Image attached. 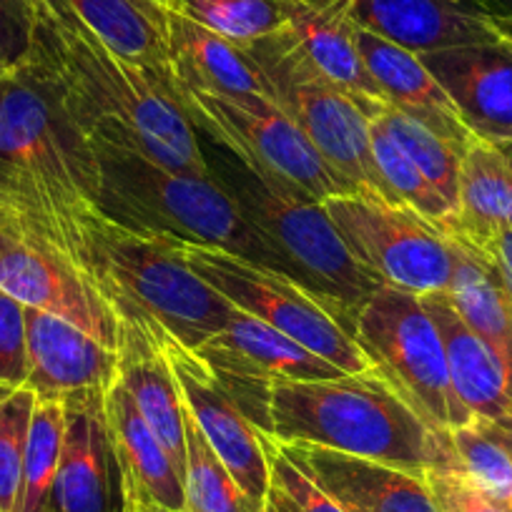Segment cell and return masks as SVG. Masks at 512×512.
<instances>
[{"label":"cell","instance_id":"22","mask_svg":"<svg viewBox=\"0 0 512 512\" xmlns=\"http://www.w3.org/2000/svg\"><path fill=\"white\" fill-rule=\"evenodd\" d=\"M159 18L169 51L171 91L174 86H181L219 93V96H239V93L269 96L267 81L244 46L216 36L164 8H159Z\"/></svg>","mask_w":512,"mask_h":512},{"label":"cell","instance_id":"33","mask_svg":"<svg viewBox=\"0 0 512 512\" xmlns=\"http://www.w3.org/2000/svg\"><path fill=\"white\" fill-rule=\"evenodd\" d=\"M460 470L495 502L512 510V455L490 422L472 420L450 432Z\"/></svg>","mask_w":512,"mask_h":512},{"label":"cell","instance_id":"30","mask_svg":"<svg viewBox=\"0 0 512 512\" xmlns=\"http://www.w3.org/2000/svg\"><path fill=\"white\" fill-rule=\"evenodd\" d=\"M369 146H372L374 166H377L379 179H382L390 201L410 206L445 231L450 229L452 219H455L452 206L432 189V184L417 169L415 161L402 151V146L387 134V128L374 118L369 121Z\"/></svg>","mask_w":512,"mask_h":512},{"label":"cell","instance_id":"42","mask_svg":"<svg viewBox=\"0 0 512 512\" xmlns=\"http://www.w3.org/2000/svg\"><path fill=\"white\" fill-rule=\"evenodd\" d=\"M264 512H289L287 502L282 500V495H279L274 487H269V495H267V505H264Z\"/></svg>","mask_w":512,"mask_h":512},{"label":"cell","instance_id":"37","mask_svg":"<svg viewBox=\"0 0 512 512\" xmlns=\"http://www.w3.org/2000/svg\"><path fill=\"white\" fill-rule=\"evenodd\" d=\"M38 0H0V73L16 71L31 56Z\"/></svg>","mask_w":512,"mask_h":512},{"label":"cell","instance_id":"36","mask_svg":"<svg viewBox=\"0 0 512 512\" xmlns=\"http://www.w3.org/2000/svg\"><path fill=\"white\" fill-rule=\"evenodd\" d=\"M269 465H272V487L287 502L289 512H344L272 440H269Z\"/></svg>","mask_w":512,"mask_h":512},{"label":"cell","instance_id":"40","mask_svg":"<svg viewBox=\"0 0 512 512\" xmlns=\"http://www.w3.org/2000/svg\"><path fill=\"white\" fill-rule=\"evenodd\" d=\"M121 512H174L169 507L159 505V502L149 500V497L139 495V492L123 487V510Z\"/></svg>","mask_w":512,"mask_h":512},{"label":"cell","instance_id":"45","mask_svg":"<svg viewBox=\"0 0 512 512\" xmlns=\"http://www.w3.org/2000/svg\"><path fill=\"white\" fill-rule=\"evenodd\" d=\"M497 149H500L502 154L507 156V161H510V164H512V144H502V146H497Z\"/></svg>","mask_w":512,"mask_h":512},{"label":"cell","instance_id":"8","mask_svg":"<svg viewBox=\"0 0 512 512\" xmlns=\"http://www.w3.org/2000/svg\"><path fill=\"white\" fill-rule=\"evenodd\" d=\"M352 337L427 425L452 432L475 420L452 390L445 342L417 294L379 287L354 314Z\"/></svg>","mask_w":512,"mask_h":512},{"label":"cell","instance_id":"3","mask_svg":"<svg viewBox=\"0 0 512 512\" xmlns=\"http://www.w3.org/2000/svg\"><path fill=\"white\" fill-rule=\"evenodd\" d=\"M269 440L324 447L425 477L457 462L450 432L427 425L379 374L274 384Z\"/></svg>","mask_w":512,"mask_h":512},{"label":"cell","instance_id":"28","mask_svg":"<svg viewBox=\"0 0 512 512\" xmlns=\"http://www.w3.org/2000/svg\"><path fill=\"white\" fill-rule=\"evenodd\" d=\"M206 31L246 46L287 28L282 0H149Z\"/></svg>","mask_w":512,"mask_h":512},{"label":"cell","instance_id":"44","mask_svg":"<svg viewBox=\"0 0 512 512\" xmlns=\"http://www.w3.org/2000/svg\"><path fill=\"white\" fill-rule=\"evenodd\" d=\"M492 425V422H490ZM492 430H495V435H497V440L502 442V445L507 447V452H510L512 455V432H507V430H502V427H497V425H492Z\"/></svg>","mask_w":512,"mask_h":512},{"label":"cell","instance_id":"27","mask_svg":"<svg viewBox=\"0 0 512 512\" xmlns=\"http://www.w3.org/2000/svg\"><path fill=\"white\" fill-rule=\"evenodd\" d=\"M455 241V239H452ZM455 274L447 297L467 327L490 347L512 390V299L495 269L470 246L455 241Z\"/></svg>","mask_w":512,"mask_h":512},{"label":"cell","instance_id":"11","mask_svg":"<svg viewBox=\"0 0 512 512\" xmlns=\"http://www.w3.org/2000/svg\"><path fill=\"white\" fill-rule=\"evenodd\" d=\"M349 254L382 287L430 297L450 289L455 241L442 226L369 191L322 201Z\"/></svg>","mask_w":512,"mask_h":512},{"label":"cell","instance_id":"7","mask_svg":"<svg viewBox=\"0 0 512 512\" xmlns=\"http://www.w3.org/2000/svg\"><path fill=\"white\" fill-rule=\"evenodd\" d=\"M244 48L262 71L269 98L302 128L322 159L357 191L390 201L374 166L362 103L309 63L289 28Z\"/></svg>","mask_w":512,"mask_h":512},{"label":"cell","instance_id":"9","mask_svg":"<svg viewBox=\"0 0 512 512\" xmlns=\"http://www.w3.org/2000/svg\"><path fill=\"white\" fill-rule=\"evenodd\" d=\"M174 98L196 131L256 174L269 176L314 201L354 194V186L322 159L302 128L262 93H219L174 86Z\"/></svg>","mask_w":512,"mask_h":512},{"label":"cell","instance_id":"2","mask_svg":"<svg viewBox=\"0 0 512 512\" xmlns=\"http://www.w3.org/2000/svg\"><path fill=\"white\" fill-rule=\"evenodd\" d=\"M98 159L28 63L0 78V221L53 246L88 272L101 219Z\"/></svg>","mask_w":512,"mask_h":512},{"label":"cell","instance_id":"34","mask_svg":"<svg viewBox=\"0 0 512 512\" xmlns=\"http://www.w3.org/2000/svg\"><path fill=\"white\" fill-rule=\"evenodd\" d=\"M36 402L28 387H0V512H18L21 505L23 460Z\"/></svg>","mask_w":512,"mask_h":512},{"label":"cell","instance_id":"17","mask_svg":"<svg viewBox=\"0 0 512 512\" xmlns=\"http://www.w3.org/2000/svg\"><path fill=\"white\" fill-rule=\"evenodd\" d=\"M118 317V379L136 410L174 460L181 480L186 472V407L164 349V332L139 312Z\"/></svg>","mask_w":512,"mask_h":512},{"label":"cell","instance_id":"29","mask_svg":"<svg viewBox=\"0 0 512 512\" xmlns=\"http://www.w3.org/2000/svg\"><path fill=\"white\" fill-rule=\"evenodd\" d=\"M184 512H264L231 477L206 437L186 412Z\"/></svg>","mask_w":512,"mask_h":512},{"label":"cell","instance_id":"39","mask_svg":"<svg viewBox=\"0 0 512 512\" xmlns=\"http://www.w3.org/2000/svg\"><path fill=\"white\" fill-rule=\"evenodd\" d=\"M470 249L477 251V254H480L482 259L495 269L502 287H505V292L510 294L512 299V229L500 231V234L490 236L487 241H482V244L477 246H470Z\"/></svg>","mask_w":512,"mask_h":512},{"label":"cell","instance_id":"19","mask_svg":"<svg viewBox=\"0 0 512 512\" xmlns=\"http://www.w3.org/2000/svg\"><path fill=\"white\" fill-rule=\"evenodd\" d=\"M28 382L36 400L63 402L81 390L108 392L118 379V352L68 319L26 307Z\"/></svg>","mask_w":512,"mask_h":512},{"label":"cell","instance_id":"1","mask_svg":"<svg viewBox=\"0 0 512 512\" xmlns=\"http://www.w3.org/2000/svg\"><path fill=\"white\" fill-rule=\"evenodd\" d=\"M28 66L91 141L209 179L199 131L166 81L108 51L66 0H38Z\"/></svg>","mask_w":512,"mask_h":512},{"label":"cell","instance_id":"31","mask_svg":"<svg viewBox=\"0 0 512 512\" xmlns=\"http://www.w3.org/2000/svg\"><path fill=\"white\" fill-rule=\"evenodd\" d=\"M372 118L387 128V134L402 146V151L415 161L417 169H420L422 174H425V179L430 181L432 189H435L457 214L462 151L455 149L450 141L432 134L430 128L417 123L415 118L405 116V113L397 111V108L387 106V103H384ZM372 118H369V121H372Z\"/></svg>","mask_w":512,"mask_h":512},{"label":"cell","instance_id":"16","mask_svg":"<svg viewBox=\"0 0 512 512\" xmlns=\"http://www.w3.org/2000/svg\"><path fill=\"white\" fill-rule=\"evenodd\" d=\"M420 58L475 139L492 146L512 144V43L507 38Z\"/></svg>","mask_w":512,"mask_h":512},{"label":"cell","instance_id":"14","mask_svg":"<svg viewBox=\"0 0 512 512\" xmlns=\"http://www.w3.org/2000/svg\"><path fill=\"white\" fill-rule=\"evenodd\" d=\"M164 349L191 420L196 422L231 477L239 482L241 490L256 505L264 507L272 487L269 437L249 420L244 407L199 354L186 349L169 334H164Z\"/></svg>","mask_w":512,"mask_h":512},{"label":"cell","instance_id":"43","mask_svg":"<svg viewBox=\"0 0 512 512\" xmlns=\"http://www.w3.org/2000/svg\"><path fill=\"white\" fill-rule=\"evenodd\" d=\"M492 21H495L500 36L507 38V41L512 43V18H492Z\"/></svg>","mask_w":512,"mask_h":512},{"label":"cell","instance_id":"32","mask_svg":"<svg viewBox=\"0 0 512 512\" xmlns=\"http://www.w3.org/2000/svg\"><path fill=\"white\" fill-rule=\"evenodd\" d=\"M63 445V402L38 400L23 460L18 512H48Z\"/></svg>","mask_w":512,"mask_h":512},{"label":"cell","instance_id":"25","mask_svg":"<svg viewBox=\"0 0 512 512\" xmlns=\"http://www.w3.org/2000/svg\"><path fill=\"white\" fill-rule=\"evenodd\" d=\"M512 229V164L497 146L472 139L462 154L457 214L447 234L477 246Z\"/></svg>","mask_w":512,"mask_h":512},{"label":"cell","instance_id":"10","mask_svg":"<svg viewBox=\"0 0 512 512\" xmlns=\"http://www.w3.org/2000/svg\"><path fill=\"white\" fill-rule=\"evenodd\" d=\"M239 312L269 324L347 374H377L349 329L297 279L224 249L161 241Z\"/></svg>","mask_w":512,"mask_h":512},{"label":"cell","instance_id":"20","mask_svg":"<svg viewBox=\"0 0 512 512\" xmlns=\"http://www.w3.org/2000/svg\"><path fill=\"white\" fill-rule=\"evenodd\" d=\"M357 26L417 53L500 38L480 0H349Z\"/></svg>","mask_w":512,"mask_h":512},{"label":"cell","instance_id":"23","mask_svg":"<svg viewBox=\"0 0 512 512\" xmlns=\"http://www.w3.org/2000/svg\"><path fill=\"white\" fill-rule=\"evenodd\" d=\"M420 299L445 342L447 369L457 400L475 420L512 432V390L495 354L467 327L445 292Z\"/></svg>","mask_w":512,"mask_h":512},{"label":"cell","instance_id":"24","mask_svg":"<svg viewBox=\"0 0 512 512\" xmlns=\"http://www.w3.org/2000/svg\"><path fill=\"white\" fill-rule=\"evenodd\" d=\"M106 422L123 487L169 510L184 512V480L174 460L118 382L106 392Z\"/></svg>","mask_w":512,"mask_h":512},{"label":"cell","instance_id":"6","mask_svg":"<svg viewBox=\"0 0 512 512\" xmlns=\"http://www.w3.org/2000/svg\"><path fill=\"white\" fill-rule=\"evenodd\" d=\"M88 272L113 312H139L191 352L221 332L236 312L169 246L106 216L88 236Z\"/></svg>","mask_w":512,"mask_h":512},{"label":"cell","instance_id":"26","mask_svg":"<svg viewBox=\"0 0 512 512\" xmlns=\"http://www.w3.org/2000/svg\"><path fill=\"white\" fill-rule=\"evenodd\" d=\"M83 26L123 61L141 66L171 86L169 51L159 8L149 0H66Z\"/></svg>","mask_w":512,"mask_h":512},{"label":"cell","instance_id":"5","mask_svg":"<svg viewBox=\"0 0 512 512\" xmlns=\"http://www.w3.org/2000/svg\"><path fill=\"white\" fill-rule=\"evenodd\" d=\"M209 169L249 224L279 251L289 277L307 287L352 334L354 314L382 284L349 254L324 204L256 174L236 156Z\"/></svg>","mask_w":512,"mask_h":512},{"label":"cell","instance_id":"38","mask_svg":"<svg viewBox=\"0 0 512 512\" xmlns=\"http://www.w3.org/2000/svg\"><path fill=\"white\" fill-rule=\"evenodd\" d=\"M432 492L440 512H512L505 505L487 497L465 472L460 465L442 467V470H432L427 475Z\"/></svg>","mask_w":512,"mask_h":512},{"label":"cell","instance_id":"13","mask_svg":"<svg viewBox=\"0 0 512 512\" xmlns=\"http://www.w3.org/2000/svg\"><path fill=\"white\" fill-rule=\"evenodd\" d=\"M0 292L68 319L106 347H118V317L93 279L53 246L0 221Z\"/></svg>","mask_w":512,"mask_h":512},{"label":"cell","instance_id":"21","mask_svg":"<svg viewBox=\"0 0 512 512\" xmlns=\"http://www.w3.org/2000/svg\"><path fill=\"white\" fill-rule=\"evenodd\" d=\"M357 46L364 66L382 91L384 103L415 118L465 154L475 136L467 131L455 103L440 81L427 71L422 58L362 26H357Z\"/></svg>","mask_w":512,"mask_h":512},{"label":"cell","instance_id":"4","mask_svg":"<svg viewBox=\"0 0 512 512\" xmlns=\"http://www.w3.org/2000/svg\"><path fill=\"white\" fill-rule=\"evenodd\" d=\"M98 159V206L113 224L154 241L224 249L289 277L279 251L241 214L214 179L176 174L139 151L91 141Z\"/></svg>","mask_w":512,"mask_h":512},{"label":"cell","instance_id":"18","mask_svg":"<svg viewBox=\"0 0 512 512\" xmlns=\"http://www.w3.org/2000/svg\"><path fill=\"white\" fill-rule=\"evenodd\" d=\"M277 447L344 512H440L425 475L324 447Z\"/></svg>","mask_w":512,"mask_h":512},{"label":"cell","instance_id":"12","mask_svg":"<svg viewBox=\"0 0 512 512\" xmlns=\"http://www.w3.org/2000/svg\"><path fill=\"white\" fill-rule=\"evenodd\" d=\"M236 397L249 420L269 437V392L279 382L332 379L342 372L287 334L236 309L221 332L196 349Z\"/></svg>","mask_w":512,"mask_h":512},{"label":"cell","instance_id":"15","mask_svg":"<svg viewBox=\"0 0 512 512\" xmlns=\"http://www.w3.org/2000/svg\"><path fill=\"white\" fill-rule=\"evenodd\" d=\"M123 477L106 422V392L63 400V445L48 512H121Z\"/></svg>","mask_w":512,"mask_h":512},{"label":"cell","instance_id":"46","mask_svg":"<svg viewBox=\"0 0 512 512\" xmlns=\"http://www.w3.org/2000/svg\"><path fill=\"white\" fill-rule=\"evenodd\" d=\"M3 76H6V73H0V78H3Z\"/></svg>","mask_w":512,"mask_h":512},{"label":"cell","instance_id":"41","mask_svg":"<svg viewBox=\"0 0 512 512\" xmlns=\"http://www.w3.org/2000/svg\"><path fill=\"white\" fill-rule=\"evenodd\" d=\"M492 18H512V0H480Z\"/></svg>","mask_w":512,"mask_h":512},{"label":"cell","instance_id":"35","mask_svg":"<svg viewBox=\"0 0 512 512\" xmlns=\"http://www.w3.org/2000/svg\"><path fill=\"white\" fill-rule=\"evenodd\" d=\"M28 382L26 304L0 292V387L18 390Z\"/></svg>","mask_w":512,"mask_h":512}]
</instances>
